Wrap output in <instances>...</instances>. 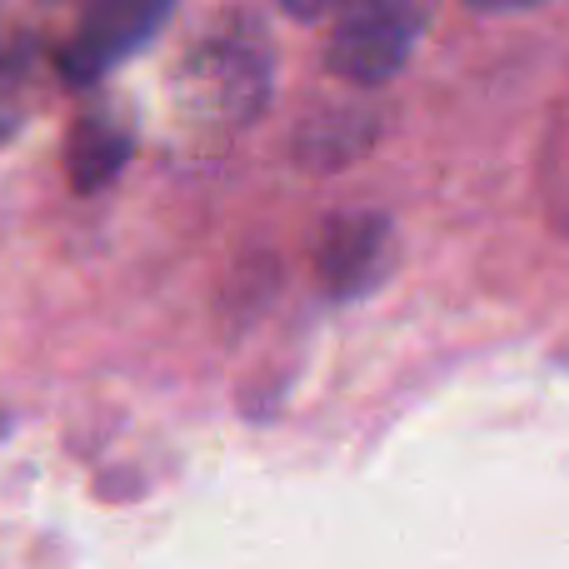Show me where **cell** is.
<instances>
[{"instance_id": "7a4b0ae2", "label": "cell", "mask_w": 569, "mask_h": 569, "mask_svg": "<svg viewBox=\"0 0 569 569\" xmlns=\"http://www.w3.org/2000/svg\"><path fill=\"white\" fill-rule=\"evenodd\" d=\"M166 20L160 6H100L90 10V20L76 30V40L60 56V70L70 76V86H86V80L106 76L110 66L140 50L150 40V30Z\"/></svg>"}, {"instance_id": "3957f363", "label": "cell", "mask_w": 569, "mask_h": 569, "mask_svg": "<svg viewBox=\"0 0 569 569\" xmlns=\"http://www.w3.org/2000/svg\"><path fill=\"white\" fill-rule=\"evenodd\" d=\"M390 260V226L375 216H345L325 230L320 246V276L335 295H360L370 290L375 276Z\"/></svg>"}, {"instance_id": "277c9868", "label": "cell", "mask_w": 569, "mask_h": 569, "mask_svg": "<svg viewBox=\"0 0 569 569\" xmlns=\"http://www.w3.org/2000/svg\"><path fill=\"white\" fill-rule=\"evenodd\" d=\"M130 156V136L110 116H90L70 130V186L76 190H100L106 180H116V170Z\"/></svg>"}, {"instance_id": "6da1fadb", "label": "cell", "mask_w": 569, "mask_h": 569, "mask_svg": "<svg viewBox=\"0 0 569 569\" xmlns=\"http://www.w3.org/2000/svg\"><path fill=\"white\" fill-rule=\"evenodd\" d=\"M415 36H420V10L405 6H360L340 16L330 30V50L325 66L335 76L355 80V86H385L395 70L410 60Z\"/></svg>"}]
</instances>
